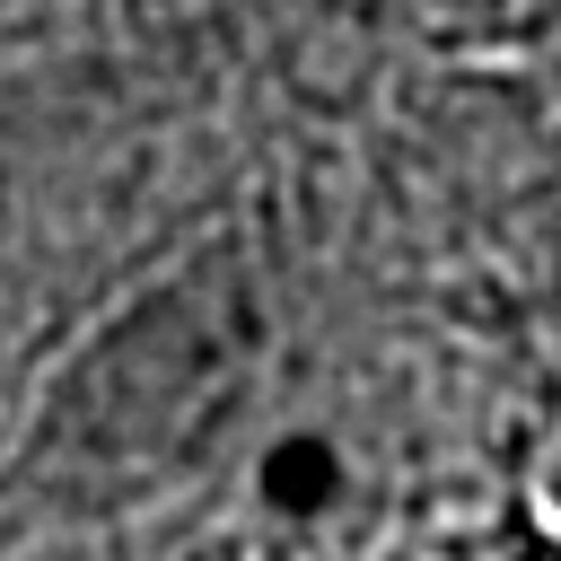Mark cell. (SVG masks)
Wrapping results in <instances>:
<instances>
[{"label": "cell", "mask_w": 561, "mask_h": 561, "mask_svg": "<svg viewBox=\"0 0 561 561\" xmlns=\"http://www.w3.org/2000/svg\"><path fill=\"white\" fill-rule=\"evenodd\" d=\"M508 561H561V526L526 517V526H517V543H508Z\"/></svg>", "instance_id": "cell-1"}]
</instances>
